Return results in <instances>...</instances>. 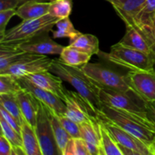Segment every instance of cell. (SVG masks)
<instances>
[{
  "instance_id": "obj_33",
  "label": "cell",
  "mask_w": 155,
  "mask_h": 155,
  "mask_svg": "<svg viewBox=\"0 0 155 155\" xmlns=\"http://www.w3.org/2000/svg\"><path fill=\"white\" fill-rule=\"evenodd\" d=\"M0 116L2 117L5 120H6V122L8 124H10L14 129L17 130L18 133H21V125L19 122H18V120L13 116V115L11 114L6 109H5L2 106L0 105Z\"/></svg>"
},
{
  "instance_id": "obj_41",
  "label": "cell",
  "mask_w": 155,
  "mask_h": 155,
  "mask_svg": "<svg viewBox=\"0 0 155 155\" xmlns=\"http://www.w3.org/2000/svg\"><path fill=\"white\" fill-rule=\"evenodd\" d=\"M151 53H152L153 56L155 58V43L151 46Z\"/></svg>"
},
{
  "instance_id": "obj_30",
  "label": "cell",
  "mask_w": 155,
  "mask_h": 155,
  "mask_svg": "<svg viewBox=\"0 0 155 155\" xmlns=\"http://www.w3.org/2000/svg\"><path fill=\"white\" fill-rule=\"evenodd\" d=\"M0 126L2 134L5 136L6 139L12 143V146L24 147L21 133H18L10 124H8L2 116H0Z\"/></svg>"
},
{
  "instance_id": "obj_32",
  "label": "cell",
  "mask_w": 155,
  "mask_h": 155,
  "mask_svg": "<svg viewBox=\"0 0 155 155\" xmlns=\"http://www.w3.org/2000/svg\"><path fill=\"white\" fill-rule=\"evenodd\" d=\"M16 15V9L0 11V38L2 37L6 32V26L13 16Z\"/></svg>"
},
{
  "instance_id": "obj_16",
  "label": "cell",
  "mask_w": 155,
  "mask_h": 155,
  "mask_svg": "<svg viewBox=\"0 0 155 155\" xmlns=\"http://www.w3.org/2000/svg\"><path fill=\"white\" fill-rule=\"evenodd\" d=\"M16 97L24 120L35 129L40 101L36 99L33 94L24 89L18 91Z\"/></svg>"
},
{
  "instance_id": "obj_34",
  "label": "cell",
  "mask_w": 155,
  "mask_h": 155,
  "mask_svg": "<svg viewBox=\"0 0 155 155\" xmlns=\"http://www.w3.org/2000/svg\"><path fill=\"white\" fill-rule=\"evenodd\" d=\"M13 146L4 135L0 136V155H12Z\"/></svg>"
},
{
  "instance_id": "obj_12",
  "label": "cell",
  "mask_w": 155,
  "mask_h": 155,
  "mask_svg": "<svg viewBox=\"0 0 155 155\" xmlns=\"http://www.w3.org/2000/svg\"><path fill=\"white\" fill-rule=\"evenodd\" d=\"M64 102L66 104L64 116L78 124L98 119L94 116L89 106L77 92L67 90Z\"/></svg>"
},
{
  "instance_id": "obj_4",
  "label": "cell",
  "mask_w": 155,
  "mask_h": 155,
  "mask_svg": "<svg viewBox=\"0 0 155 155\" xmlns=\"http://www.w3.org/2000/svg\"><path fill=\"white\" fill-rule=\"evenodd\" d=\"M60 20L50 14L36 19L25 20L21 24L6 30L2 37L0 38V44H19L36 36L49 33L53 27Z\"/></svg>"
},
{
  "instance_id": "obj_14",
  "label": "cell",
  "mask_w": 155,
  "mask_h": 155,
  "mask_svg": "<svg viewBox=\"0 0 155 155\" xmlns=\"http://www.w3.org/2000/svg\"><path fill=\"white\" fill-rule=\"evenodd\" d=\"M17 45L25 52L45 55L61 54L64 48V46L53 40L48 36V33H42Z\"/></svg>"
},
{
  "instance_id": "obj_31",
  "label": "cell",
  "mask_w": 155,
  "mask_h": 155,
  "mask_svg": "<svg viewBox=\"0 0 155 155\" xmlns=\"http://www.w3.org/2000/svg\"><path fill=\"white\" fill-rule=\"evenodd\" d=\"M59 120L61 123L62 126L64 127L66 131L70 134L72 138H81V132H80V124L75 121L72 120L68 117L62 115L58 116Z\"/></svg>"
},
{
  "instance_id": "obj_8",
  "label": "cell",
  "mask_w": 155,
  "mask_h": 155,
  "mask_svg": "<svg viewBox=\"0 0 155 155\" xmlns=\"http://www.w3.org/2000/svg\"><path fill=\"white\" fill-rule=\"evenodd\" d=\"M42 155H60L58 148L48 107L40 102L36 126L35 127Z\"/></svg>"
},
{
  "instance_id": "obj_6",
  "label": "cell",
  "mask_w": 155,
  "mask_h": 155,
  "mask_svg": "<svg viewBox=\"0 0 155 155\" xmlns=\"http://www.w3.org/2000/svg\"><path fill=\"white\" fill-rule=\"evenodd\" d=\"M100 99L102 104L122 109L147 117L146 101L135 92H124L101 89Z\"/></svg>"
},
{
  "instance_id": "obj_9",
  "label": "cell",
  "mask_w": 155,
  "mask_h": 155,
  "mask_svg": "<svg viewBox=\"0 0 155 155\" xmlns=\"http://www.w3.org/2000/svg\"><path fill=\"white\" fill-rule=\"evenodd\" d=\"M128 83L136 94L145 101H155V71H129L126 75Z\"/></svg>"
},
{
  "instance_id": "obj_7",
  "label": "cell",
  "mask_w": 155,
  "mask_h": 155,
  "mask_svg": "<svg viewBox=\"0 0 155 155\" xmlns=\"http://www.w3.org/2000/svg\"><path fill=\"white\" fill-rule=\"evenodd\" d=\"M52 59L45 54L25 53L21 59L1 71L0 74H10L16 78L27 77L30 74L49 71Z\"/></svg>"
},
{
  "instance_id": "obj_40",
  "label": "cell",
  "mask_w": 155,
  "mask_h": 155,
  "mask_svg": "<svg viewBox=\"0 0 155 155\" xmlns=\"http://www.w3.org/2000/svg\"><path fill=\"white\" fill-rule=\"evenodd\" d=\"M30 1H35V2H51L54 1V0H19L20 5L23 4L24 2Z\"/></svg>"
},
{
  "instance_id": "obj_38",
  "label": "cell",
  "mask_w": 155,
  "mask_h": 155,
  "mask_svg": "<svg viewBox=\"0 0 155 155\" xmlns=\"http://www.w3.org/2000/svg\"><path fill=\"white\" fill-rule=\"evenodd\" d=\"M63 155H75V146H74V139L71 138L65 147Z\"/></svg>"
},
{
  "instance_id": "obj_17",
  "label": "cell",
  "mask_w": 155,
  "mask_h": 155,
  "mask_svg": "<svg viewBox=\"0 0 155 155\" xmlns=\"http://www.w3.org/2000/svg\"><path fill=\"white\" fill-rule=\"evenodd\" d=\"M51 2H39L30 1L20 5L16 9V15L25 20L36 19L49 14Z\"/></svg>"
},
{
  "instance_id": "obj_19",
  "label": "cell",
  "mask_w": 155,
  "mask_h": 155,
  "mask_svg": "<svg viewBox=\"0 0 155 155\" xmlns=\"http://www.w3.org/2000/svg\"><path fill=\"white\" fill-rule=\"evenodd\" d=\"M23 146L27 155H42L36 130L24 120L21 124Z\"/></svg>"
},
{
  "instance_id": "obj_5",
  "label": "cell",
  "mask_w": 155,
  "mask_h": 155,
  "mask_svg": "<svg viewBox=\"0 0 155 155\" xmlns=\"http://www.w3.org/2000/svg\"><path fill=\"white\" fill-rule=\"evenodd\" d=\"M83 72L101 89L118 92H134L127 77L99 63H88L80 67Z\"/></svg>"
},
{
  "instance_id": "obj_1",
  "label": "cell",
  "mask_w": 155,
  "mask_h": 155,
  "mask_svg": "<svg viewBox=\"0 0 155 155\" xmlns=\"http://www.w3.org/2000/svg\"><path fill=\"white\" fill-rule=\"evenodd\" d=\"M49 71L70 83L86 101L94 116L98 118L101 107V88L83 72L80 67L70 66L60 58H54L51 61Z\"/></svg>"
},
{
  "instance_id": "obj_29",
  "label": "cell",
  "mask_w": 155,
  "mask_h": 155,
  "mask_svg": "<svg viewBox=\"0 0 155 155\" xmlns=\"http://www.w3.org/2000/svg\"><path fill=\"white\" fill-rule=\"evenodd\" d=\"M22 89L18 78L10 74H0V94L17 93Z\"/></svg>"
},
{
  "instance_id": "obj_10",
  "label": "cell",
  "mask_w": 155,
  "mask_h": 155,
  "mask_svg": "<svg viewBox=\"0 0 155 155\" xmlns=\"http://www.w3.org/2000/svg\"><path fill=\"white\" fill-rule=\"evenodd\" d=\"M18 81L23 89L29 91L30 93L33 94L36 99L45 104L58 116H62L65 114L66 104L60 98L56 96L49 91L38 86L25 77L18 78Z\"/></svg>"
},
{
  "instance_id": "obj_2",
  "label": "cell",
  "mask_w": 155,
  "mask_h": 155,
  "mask_svg": "<svg viewBox=\"0 0 155 155\" xmlns=\"http://www.w3.org/2000/svg\"><path fill=\"white\" fill-rule=\"evenodd\" d=\"M98 118H102L117 124L118 127L140 139L148 145L155 137V130L148 117L136 114L110 107L101 103Z\"/></svg>"
},
{
  "instance_id": "obj_22",
  "label": "cell",
  "mask_w": 155,
  "mask_h": 155,
  "mask_svg": "<svg viewBox=\"0 0 155 155\" xmlns=\"http://www.w3.org/2000/svg\"><path fill=\"white\" fill-rule=\"evenodd\" d=\"M25 53L15 44H0V72L21 59Z\"/></svg>"
},
{
  "instance_id": "obj_25",
  "label": "cell",
  "mask_w": 155,
  "mask_h": 155,
  "mask_svg": "<svg viewBox=\"0 0 155 155\" xmlns=\"http://www.w3.org/2000/svg\"><path fill=\"white\" fill-rule=\"evenodd\" d=\"M55 26L57 30L55 31H52V36L54 39L69 38L70 42H71L81 33L80 31L76 30L69 17L58 20Z\"/></svg>"
},
{
  "instance_id": "obj_26",
  "label": "cell",
  "mask_w": 155,
  "mask_h": 155,
  "mask_svg": "<svg viewBox=\"0 0 155 155\" xmlns=\"http://www.w3.org/2000/svg\"><path fill=\"white\" fill-rule=\"evenodd\" d=\"M99 121L101 124V146L104 155H123L119 144L117 142L109 130L104 127L102 122L100 120Z\"/></svg>"
},
{
  "instance_id": "obj_42",
  "label": "cell",
  "mask_w": 155,
  "mask_h": 155,
  "mask_svg": "<svg viewBox=\"0 0 155 155\" xmlns=\"http://www.w3.org/2000/svg\"><path fill=\"white\" fill-rule=\"evenodd\" d=\"M106 1H107V2H110V0H106Z\"/></svg>"
},
{
  "instance_id": "obj_39",
  "label": "cell",
  "mask_w": 155,
  "mask_h": 155,
  "mask_svg": "<svg viewBox=\"0 0 155 155\" xmlns=\"http://www.w3.org/2000/svg\"><path fill=\"white\" fill-rule=\"evenodd\" d=\"M149 149L150 152H151V155H155V137L149 145Z\"/></svg>"
},
{
  "instance_id": "obj_15",
  "label": "cell",
  "mask_w": 155,
  "mask_h": 155,
  "mask_svg": "<svg viewBox=\"0 0 155 155\" xmlns=\"http://www.w3.org/2000/svg\"><path fill=\"white\" fill-rule=\"evenodd\" d=\"M25 77L39 87L51 92L64 101L67 89L63 85L64 80L58 76L49 71H45L30 74Z\"/></svg>"
},
{
  "instance_id": "obj_23",
  "label": "cell",
  "mask_w": 155,
  "mask_h": 155,
  "mask_svg": "<svg viewBox=\"0 0 155 155\" xmlns=\"http://www.w3.org/2000/svg\"><path fill=\"white\" fill-rule=\"evenodd\" d=\"M48 110L50 119H51L53 134H54L58 148V151L60 152V155H63L67 144L68 143L69 140L72 137L70 136V134L66 131L64 127L62 126L58 115L54 114L52 110H50L48 107Z\"/></svg>"
},
{
  "instance_id": "obj_37",
  "label": "cell",
  "mask_w": 155,
  "mask_h": 155,
  "mask_svg": "<svg viewBox=\"0 0 155 155\" xmlns=\"http://www.w3.org/2000/svg\"><path fill=\"white\" fill-rule=\"evenodd\" d=\"M19 5V0H0V11L17 9Z\"/></svg>"
},
{
  "instance_id": "obj_18",
  "label": "cell",
  "mask_w": 155,
  "mask_h": 155,
  "mask_svg": "<svg viewBox=\"0 0 155 155\" xmlns=\"http://www.w3.org/2000/svg\"><path fill=\"white\" fill-rule=\"evenodd\" d=\"M125 35L120 41L121 44L135 49L139 50L146 54L151 53V46L146 38L139 30L132 26H126Z\"/></svg>"
},
{
  "instance_id": "obj_3",
  "label": "cell",
  "mask_w": 155,
  "mask_h": 155,
  "mask_svg": "<svg viewBox=\"0 0 155 155\" xmlns=\"http://www.w3.org/2000/svg\"><path fill=\"white\" fill-rule=\"evenodd\" d=\"M97 55L104 61L129 71H151L155 64L152 54L126 46L120 42L112 45L109 52L99 51Z\"/></svg>"
},
{
  "instance_id": "obj_11",
  "label": "cell",
  "mask_w": 155,
  "mask_h": 155,
  "mask_svg": "<svg viewBox=\"0 0 155 155\" xmlns=\"http://www.w3.org/2000/svg\"><path fill=\"white\" fill-rule=\"evenodd\" d=\"M109 130L120 146L136 151L139 155H151L149 146L134 135L118 127L117 124L102 118H98Z\"/></svg>"
},
{
  "instance_id": "obj_35",
  "label": "cell",
  "mask_w": 155,
  "mask_h": 155,
  "mask_svg": "<svg viewBox=\"0 0 155 155\" xmlns=\"http://www.w3.org/2000/svg\"><path fill=\"white\" fill-rule=\"evenodd\" d=\"M75 155H89L86 141L82 138H74Z\"/></svg>"
},
{
  "instance_id": "obj_36",
  "label": "cell",
  "mask_w": 155,
  "mask_h": 155,
  "mask_svg": "<svg viewBox=\"0 0 155 155\" xmlns=\"http://www.w3.org/2000/svg\"><path fill=\"white\" fill-rule=\"evenodd\" d=\"M146 113L155 130V101H146Z\"/></svg>"
},
{
  "instance_id": "obj_28",
  "label": "cell",
  "mask_w": 155,
  "mask_h": 155,
  "mask_svg": "<svg viewBox=\"0 0 155 155\" xmlns=\"http://www.w3.org/2000/svg\"><path fill=\"white\" fill-rule=\"evenodd\" d=\"M72 12V0H54L50 4L49 14L59 19L68 18Z\"/></svg>"
},
{
  "instance_id": "obj_27",
  "label": "cell",
  "mask_w": 155,
  "mask_h": 155,
  "mask_svg": "<svg viewBox=\"0 0 155 155\" xmlns=\"http://www.w3.org/2000/svg\"><path fill=\"white\" fill-rule=\"evenodd\" d=\"M0 105L2 106L12 115H13L22 124L24 118L21 114L18 101L17 100L16 93H2L0 94Z\"/></svg>"
},
{
  "instance_id": "obj_21",
  "label": "cell",
  "mask_w": 155,
  "mask_h": 155,
  "mask_svg": "<svg viewBox=\"0 0 155 155\" xmlns=\"http://www.w3.org/2000/svg\"><path fill=\"white\" fill-rule=\"evenodd\" d=\"M92 55L84 52L72 45L64 46L60 54V59L68 65L82 67L89 63Z\"/></svg>"
},
{
  "instance_id": "obj_20",
  "label": "cell",
  "mask_w": 155,
  "mask_h": 155,
  "mask_svg": "<svg viewBox=\"0 0 155 155\" xmlns=\"http://www.w3.org/2000/svg\"><path fill=\"white\" fill-rule=\"evenodd\" d=\"M80 132L82 139H84L86 142L97 145L103 151L101 146V124L99 119H92L80 124Z\"/></svg>"
},
{
  "instance_id": "obj_13",
  "label": "cell",
  "mask_w": 155,
  "mask_h": 155,
  "mask_svg": "<svg viewBox=\"0 0 155 155\" xmlns=\"http://www.w3.org/2000/svg\"><path fill=\"white\" fill-rule=\"evenodd\" d=\"M146 0H110L117 14L126 26H132L139 31L141 17Z\"/></svg>"
},
{
  "instance_id": "obj_24",
  "label": "cell",
  "mask_w": 155,
  "mask_h": 155,
  "mask_svg": "<svg viewBox=\"0 0 155 155\" xmlns=\"http://www.w3.org/2000/svg\"><path fill=\"white\" fill-rule=\"evenodd\" d=\"M70 45L75 47L84 52L93 55L99 52V41L95 36L89 33H80L74 40L70 42Z\"/></svg>"
}]
</instances>
